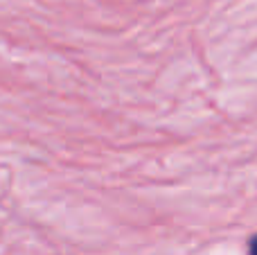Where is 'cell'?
Returning a JSON list of instances; mask_svg holds the SVG:
<instances>
[{
	"label": "cell",
	"mask_w": 257,
	"mask_h": 255,
	"mask_svg": "<svg viewBox=\"0 0 257 255\" xmlns=\"http://www.w3.org/2000/svg\"><path fill=\"white\" fill-rule=\"evenodd\" d=\"M250 255H257V235L250 239Z\"/></svg>",
	"instance_id": "6da1fadb"
}]
</instances>
